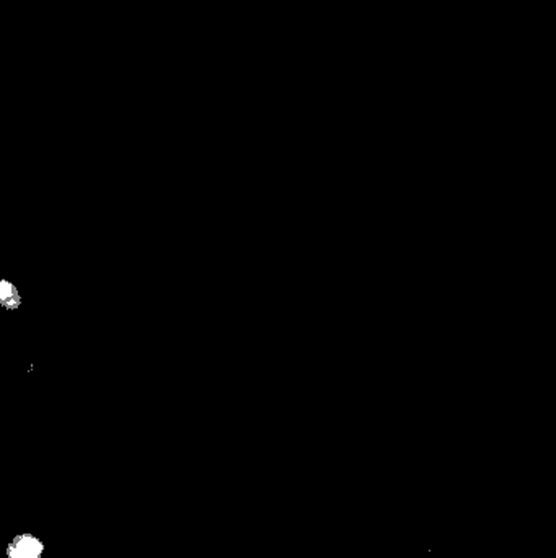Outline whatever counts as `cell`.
Masks as SVG:
<instances>
[{
  "label": "cell",
  "mask_w": 556,
  "mask_h": 558,
  "mask_svg": "<svg viewBox=\"0 0 556 558\" xmlns=\"http://www.w3.org/2000/svg\"><path fill=\"white\" fill-rule=\"evenodd\" d=\"M42 552V545L34 537H20L17 542L12 544L10 547V557L12 558H40Z\"/></svg>",
  "instance_id": "cell-1"
},
{
  "label": "cell",
  "mask_w": 556,
  "mask_h": 558,
  "mask_svg": "<svg viewBox=\"0 0 556 558\" xmlns=\"http://www.w3.org/2000/svg\"><path fill=\"white\" fill-rule=\"evenodd\" d=\"M0 302L9 308H17L20 304L17 289L7 281H0Z\"/></svg>",
  "instance_id": "cell-2"
}]
</instances>
